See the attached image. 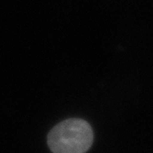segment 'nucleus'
I'll use <instances>...</instances> for the list:
<instances>
[{
  "instance_id": "nucleus-1",
  "label": "nucleus",
  "mask_w": 153,
  "mask_h": 153,
  "mask_svg": "<svg viewBox=\"0 0 153 153\" xmlns=\"http://www.w3.org/2000/svg\"><path fill=\"white\" fill-rule=\"evenodd\" d=\"M93 132L84 119H68L52 129L47 143L53 153H85L91 147Z\"/></svg>"
}]
</instances>
